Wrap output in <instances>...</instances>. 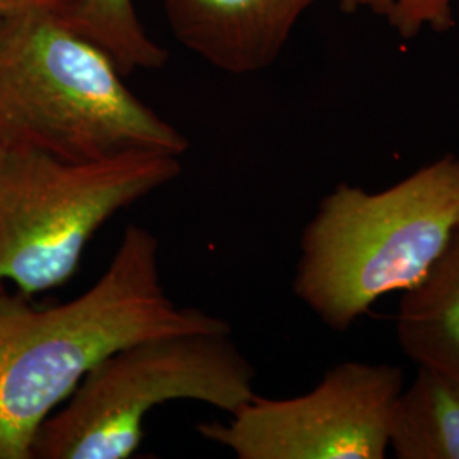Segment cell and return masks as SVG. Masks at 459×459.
Returning a JSON list of instances; mask_svg holds the SVG:
<instances>
[{
    "instance_id": "2",
    "label": "cell",
    "mask_w": 459,
    "mask_h": 459,
    "mask_svg": "<svg viewBox=\"0 0 459 459\" xmlns=\"http://www.w3.org/2000/svg\"><path fill=\"white\" fill-rule=\"evenodd\" d=\"M0 140L72 162L189 150L186 134L123 82L115 60L55 14L0 21Z\"/></svg>"
},
{
    "instance_id": "3",
    "label": "cell",
    "mask_w": 459,
    "mask_h": 459,
    "mask_svg": "<svg viewBox=\"0 0 459 459\" xmlns=\"http://www.w3.org/2000/svg\"><path fill=\"white\" fill-rule=\"evenodd\" d=\"M459 229V157L447 155L379 193L339 184L301 237L293 291L345 332L381 296L407 291Z\"/></svg>"
},
{
    "instance_id": "9",
    "label": "cell",
    "mask_w": 459,
    "mask_h": 459,
    "mask_svg": "<svg viewBox=\"0 0 459 459\" xmlns=\"http://www.w3.org/2000/svg\"><path fill=\"white\" fill-rule=\"evenodd\" d=\"M390 447L400 459H459V385L419 366L394 402Z\"/></svg>"
},
{
    "instance_id": "1",
    "label": "cell",
    "mask_w": 459,
    "mask_h": 459,
    "mask_svg": "<svg viewBox=\"0 0 459 459\" xmlns=\"http://www.w3.org/2000/svg\"><path fill=\"white\" fill-rule=\"evenodd\" d=\"M0 286V459H31L41 424L85 375L125 345L229 322L181 308L167 293L160 246L142 225H128L100 278L82 295L48 308Z\"/></svg>"
},
{
    "instance_id": "7",
    "label": "cell",
    "mask_w": 459,
    "mask_h": 459,
    "mask_svg": "<svg viewBox=\"0 0 459 459\" xmlns=\"http://www.w3.org/2000/svg\"><path fill=\"white\" fill-rule=\"evenodd\" d=\"M320 0H164L184 48L231 75L273 65L299 21ZM341 2V0H335Z\"/></svg>"
},
{
    "instance_id": "11",
    "label": "cell",
    "mask_w": 459,
    "mask_h": 459,
    "mask_svg": "<svg viewBox=\"0 0 459 459\" xmlns=\"http://www.w3.org/2000/svg\"><path fill=\"white\" fill-rule=\"evenodd\" d=\"M456 0H352L358 7L371 9L385 17L396 33L405 39L424 30L446 31L453 26V5Z\"/></svg>"
},
{
    "instance_id": "8",
    "label": "cell",
    "mask_w": 459,
    "mask_h": 459,
    "mask_svg": "<svg viewBox=\"0 0 459 459\" xmlns=\"http://www.w3.org/2000/svg\"><path fill=\"white\" fill-rule=\"evenodd\" d=\"M396 333L411 361L459 385V229L422 281L403 293Z\"/></svg>"
},
{
    "instance_id": "6",
    "label": "cell",
    "mask_w": 459,
    "mask_h": 459,
    "mask_svg": "<svg viewBox=\"0 0 459 459\" xmlns=\"http://www.w3.org/2000/svg\"><path fill=\"white\" fill-rule=\"evenodd\" d=\"M402 390L396 366L344 362L308 394H255L227 424H199L197 432L238 459H383Z\"/></svg>"
},
{
    "instance_id": "5",
    "label": "cell",
    "mask_w": 459,
    "mask_h": 459,
    "mask_svg": "<svg viewBox=\"0 0 459 459\" xmlns=\"http://www.w3.org/2000/svg\"><path fill=\"white\" fill-rule=\"evenodd\" d=\"M255 371L231 330L153 335L96 364L41 424L31 459H128L159 405L191 400L233 415L254 396Z\"/></svg>"
},
{
    "instance_id": "13",
    "label": "cell",
    "mask_w": 459,
    "mask_h": 459,
    "mask_svg": "<svg viewBox=\"0 0 459 459\" xmlns=\"http://www.w3.org/2000/svg\"><path fill=\"white\" fill-rule=\"evenodd\" d=\"M341 4V7L347 11V13H352V0H341L339 2Z\"/></svg>"
},
{
    "instance_id": "10",
    "label": "cell",
    "mask_w": 459,
    "mask_h": 459,
    "mask_svg": "<svg viewBox=\"0 0 459 459\" xmlns=\"http://www.w3.org/2000/svg\"><path fill=\"white\" fill-rule=\"evenodd\" d=\"M66 22L104 49L123 75L159 70L169 51L148 34L133 0H79Z\"/></svg>"
},
{
    "instance_id": "12",
    "label": "cell",
    "mask_w": 459,
    "mask_h": 459,
    "mask_svg": "<svg viewBox=\"0 0 459 459\" xmlns=\"http://www.w3.org/2000/svg\"><path fill=\"white\" fill-rule=\"evenodd\" d=\"M79 0H0V21L28 14L68 17Z\"/></svg>"
},
{
    "instance_id": "4",
    "label": "cell",
    "mask_w": 459,
    "mask_h": 459,
    "mask_svg": "<svg viewBox=\"0 0 459 459\" xmlns=\"http://www.w3.org/2000/svg\"><path fill=\"white\" fill-rule=\"evenodd\" d=\"M181 170V157L160 152L72 162L0 140V286L28 298L64 286L99 230Z\"/></svg>"
}]
</instances>
